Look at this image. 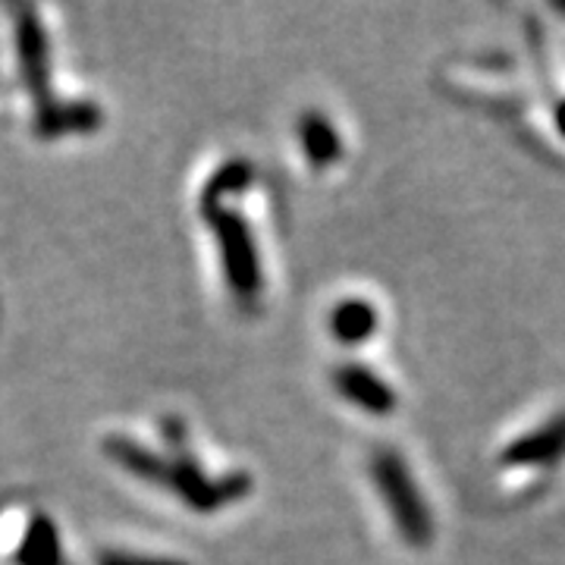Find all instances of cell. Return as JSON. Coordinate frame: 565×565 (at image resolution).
I'll list each match as a JSON object with an SVG mask.
<instances>
[{
    "instance_id": "cell-2",
    "label": "cell",
    "mask_w": 565,
    "mask_h": 565,
    "mask_svg": "<svg viewBox=\"0 0 565 565\" xmlns=\"http://www.w3.org/2000/svg\"><path fill=\"white\" fill-rule=\"evenodd\" d=\"M337 386L343 390L352 403L362 405L367 412L384 415V412L393 408V390L386 384H381V381H377L371 371H364V367H343V371L337 374Z\"/></svg>"
},
{
    "instance_id": "cell-5",
    "label": "cell",
    "mask_w": 565,
    "mask_h": 565,
    "mask_svg": "<svg viewBox=\"0 0 565 565\" xmlns=\"http://www.w3.org/2000/svg\"><path fill=\"white\" fill-rule=\"evenodd\" d=\"M302 141H305L308 158H311L315 163L333 161V158H337V151H340V139H337V132L330 129V122L323 120V117H305Z\"/></svg>"
},
{
    "instance_id": "cell-3",
    "label": "cell",
    "mask_w": 565,
    "mask_h": 565,
    "mask_svg": "<svg viewBox=\"0 0 565 565\" xmlns=\"http://www.w3.org/2000/svg\"><path fill=\"white\" fill-rule=\"evenodd\" d=\"M565 452V422L553 424V427H546L541 434H531L525 437L522 444H515L509 452H505V459L509 462H546V459H556V456H563Z\"/></svg>"
},
{
    "instance_id": "cell-4",
    "label": "cell",
    "mask_w": 565,
    "mask_h": 565,
    "mask_svg": "<svg viewBox=\"0 0 565 565\" xmlns=\"http://www.w3.org/2000/svg\"><path fill=\"white\" fill-rule=\"evenodd\" d=\"M333 333L343 340V343H362V340H367L371 333H374V323H377V318H374V308L367 302H345L340 305L337 311H333Z\"/></svg>"
},
{
    "instance_id": "cell-1",
    "label": "cell",
    "mask_w": 565,
    "mask_h": 565,
    "mask_svg": "<svg viewBox=\"0 0 565 565\" xmlns=\"http://www.w3.org/2000/svg\"><path fill=\"white\" fill-rule=\"evenodd\" d=\"M374 475H377V484H381L384 497L390 500V509H393V515H396L405 537L412 544H424L430 537V519H427L422 497H418V490L408 481L399 459L396 456H381L374 462Z\"/></svg>"
},
{
    "instance_id": "cell-6",
    "label": "cell",
    "mask_w": 565,
    "mask_h": 565,
    "mask_svg": "<svg viewBox=\"0 0 565 565\" xmlns=\"http://www.w3.org/2000/svg\"><path fill=\"white\" fill-rule=\"evenodd\" d=\"M563 129H565V114H563Z\"/></svg>"
}]
</instances>
